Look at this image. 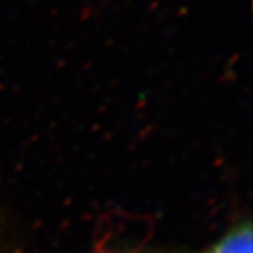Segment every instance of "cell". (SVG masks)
I'll use <instances>...</instances> for the list:
<instances>
[{"label":"cell","mask_w":253,"mask_h":253,"mask_svg":"<svg viewBox=\"0 0 253 253\" xmlns=\"http://www.w3.org/2000/svg\"><path fill=\"white\" fill-rule=\"evenodd\" d=\"M252 231L251 226H241L226 235L210 253H252Z\"/></svg>","instance_id":"cell-1"}]
</instances>
